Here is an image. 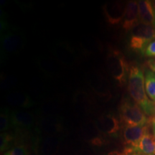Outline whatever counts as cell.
<instances>
[{
	"label": "cell",
	"mask_w": 155,
	"mask_h": 155,
	"mask_svg": "<svg viewBox=\"0 0 155 155\" xmlns=\"http://www.w3.org/2000/svg\"><path fill=\"white\" fill-rule=\"evenodd\" d=\"M128 91L132 99L147 116L155 114V103L147 97L145 89L144 75L141 68L136 64L129 67Z\"/></svg>",
	"instance_id": "obj_1"
},
{
	"label": "cell",
	"mask_w": 155,
	"mask_h": 155,
	"mask_svg": "<svg viewBox=\"0 0 155 155\" xmlns=\"http://www.w3.org/2000/svg\"><path fill=\"white\" fill-rule=\"evenodd\" d=\"M121 121L124 126H147L151 121L148 116L134 101L127 98L121 101L119 106Z\"/></svg>",
	"instance_id": "obj_2"
},
{
	"label": "cell",
	"mask_w": 155,
	"mask_h": 155,
	"mask_svg": "<svg viewBox=\"0 0 155 155\" xmlns=\"http://www.w3.org/2000/svg\"><path fill=\"white\" fill-rule=\"evenodd\" d=\"M106 63L111 76L120 86H123L127 81L129 67L124 56L119 50L112 49L108 53Z\"/></svg>",
	"instance_id": "obj_3"
},
{
	"label": "cell",
	"mask_w": 155,
	"mask_h": 155,
	"mask_svg": "<svg viewBox=\"0 0 155 155\" xmlns=\"http://www.w3.org/2000/svg\"><path fill=\"white\" fill-rule=\"evenodd\" d=\"M154 40L155 28L140 22L130 31L129 47L143 54L147 45Z\"/></svg>",
	"instance_id": "obj_4"
},
{
	"label": "cell",
	"mask_w": 155,
	"mask_h": 155,
	"mask_svg": "<svg viewBox=\"0 0 155 155\" xmlns=\"http://www.w3.org/2000/svg\"><path fill=\"white\" fill-rule=\"evenodd\" d=\"M148 126H124L123 129V139L125 146L136 150L139 141L148 130Z\"/></svg>",
	"instance_id": "obj_5"
},
{
	"label": "cell",
	"mask_w": 155,
	"mask_h": 155,
	"mask_svg": "<svg viewBox=\"0 0 155 155\" xmlns=\"http://www.w3.org/2000/svg\"><path fill=\"white\" fill-rule=\"evenodd\" d=\"M140 23L139 15V5L136 1H130L125 7L123 19V28L126 32L131 31Z\"/></svg>",
	"instance_id": "obj_6"
},
{
	"label": "cell",
	"mask_w": 155,
	"mask_h": 155,
	"mask_svg": "<svg viewBox=\"0 0 155 155\" xmlns=\"http://www.w3.org/2000/svg\"><path fill=\"white\" fill-rule=\"evenodd\" d=\"M138 5L140 22L155 28V9L152 2L141 0L138 2Z\"/></svg>",
	"instance_id": "obj_7"
},
{
	"label": "cell",
	"mask_w": 155,
	"mask_h": 155,
	"mask_svg": "<svg viewBox=\"0 0 155 155\" xmlns=\"http://www.w3.org/2000/svg\"><path fill=\"white\" fill-rule=\"evenodd\" d=\"M124 12L125 9H123L120 3H108L104 7L106 20L111 25L119 24L124 19Z\"/></svg>",
	"instance_id": "obj_8"
},
{
	"label": "cell",
	"mask_w": 155,
	"mask_h": 155,
	"mask_svg": "<svg viewBox=\"0 0 155 155\" xmlns=\"http://www.w3.org/2000/svg\"><path fill=\"white\" fill-rule=\"evenodd\" d=\"M136 151L141 155H155V137L149 129L139 141Z\"/></svg>",
	"instance_id": "obj_9"
},
{
	"label": "cell",
	"mask_w": 155,
	"mask_h": 155,
	"mask_svg": "<svg viewBox=\"0 0 155 155\" xmlns=\"http://www.w3.org/2000/svg\"><path fill=\"white\" fill-rule=\"evenodd\" d=\"M11 122L17 127L30 128L34 124V116L28 111H15L11 114Z\"/></svg>",
	"instance_id": "obj_10"
},
{
	"label": "cell",
	"mask_w": 155,
	"mask_h": 155,
	"mask_svg": "<svg viewBox=\"0 0 155 155\" xmlns=\"http://www.w3.org/2000/svg\"><path fill=\"white\" fill-rule=\"evenodd\" d=\"M3 49L7 53H15L20 49L22 41L20 36L13 32H7L2 39Z\"/></svg>",
	"instance_id": "obj_11"
},
{
	"label": "cell",
	"mask_w": 155,
	"mask_h": 155,
	"mask_svg": "<svg viewBox=\"0 0 155 155\" xmlns=\"http://www.w3.org/2000/svg\"><path fill=\"white\" fill-rule=\"evenodd\" d=\"M101 129L108 134H113L119 129L118 119L111 114H106L99 119Z\"/></svg>",
	"instance_id": "obj_12"
},
{
	"label": "cell",
	"mask_w": 155,
	"mask_h": 155,
	"mask_svg": "<svg viewBox=\"0 0 155 155\" xmlns=\"http://www.w3.org/2000/svg\"><path fill=\"white\" fill-rule=\"evenodd\" d=\"M145 89L147 96L151 101L155 103V77L154 72L147 69L144 73Z\"/></svg>",
	"instance_id": "obj_13"
},
{
	"label": "cell",
	"mask_w": 155,
	"mask_h": 155,
	"mask_svg": "<svg viewBox=\"0 0 155 155\" xmlns=\"http://www.w3.org/2000/svg\"><path fill=\"white\" fill-rule=\"evenodd\" d=\"M7 100V101L11 105L20 106V107H27V106L30 105L31 104V101L26 95L17 94V93L8 95Z\"/></svg>",
	"instance_id": "obj_14"
},
{
	"label": "cell",
	"mask_w": 155,
	"mask_h": 155,
	"mask_svg": "<svg viewBox=\"0 0 155 155\" xmlns=\"http://www.w3.org/2000/svg\"><path fill=\"white\" fill-rule=\"evenodd\" d=\"M11 118H9V112L7 110L3 109L0 115V130L2 132H5L9 129L10 124Z\"/></svg>",
	"instance_id": "obj_15"
},
{
	"label": "cell",
	"mask_w": 155,
	"mask_h": 155,
	"mask_svg": "<svg viewBox=\"0 0 155 155\" xmlns=\"http://www.w3.org/2000/svg\"><path fill=\"white\" fill-rule=\"evenodd\" d=\"M4 155H28V152L25 146L19 145L6 151Z\"/></svg>",
	"instance_id": "obj_16"
},
{
	"label": "cell",
	"mask_w": 155,
	"mask_h": 155,
	"mask_svg": "<svg viewBox=\"0 0 155 155\" xmlns=\"http://www.w3.org/2000/svg\"><path fill=\"white\" fill-rule=\"evenodd\" d=\"M13 140V137L8 133H2L0 143H1V152H5L9 147L11 142Z\"/></svg>",
	"instance_id": "obj_17"
},
{
	"label": "cell",
	"mask_w": 155,
	"mask_h": 155,
	"mask_svg": "<svg viewBox=\"0 0 155 155\" xmlns=\"http://www.w3.org/2000/svg\"><path fill=\"white\" fill-rule=\"evenodd\" d=\"M107 155H141L136 151L134 149L131 147H125L124 149L121 152L114 151V152H109Z\"/></svg>",
	"instance_id": "obj_18"
},
{
	"label": "cell",
	"mask_w": 155,
	"mask_h": 155,
	"mask_svg": "<svg viewBox=\"0 0 155 155\" xmlns=\"http://www.w3.org/2000/svg\"><path fill=\"white\" fill-rule=\"evenodd\" d=\"M143 55L150 58L155 57V40L147 45V47L145 48Z\"/></svg>",
	"instance_id": "obj_19"
},
{
	"label": "cell",
	"mask_w": 155,
	"mask_h": 155,
	"mask_svg": "<svg viewBox=\"0 0 155 155\" xmlns=\"http://www.w3.org/2000/svg\"><path fill=\"white\" fill-rule=\"evenodd\" d=\"M151 123H152V126L153 133H154V135L155 137V116H154V117H153V119L151 120Z\"/></svg>",
	"instance_id": "obj_20"
},
{
	"label": "cell",
	"mask_w": 155,
	"mask_h": 155,
	"mask_svg": "<svg viewBox=\"0 0 155 155\" xmlns=\"http://www.w3.org/2000/svg\"><path fill=\"white\" fill-rule=\"evenodd\" d=\"M148 65H149V67H150L153 71H154V73H155V64L152 63V62H149Z\"/></svg>",
	"instance_id": "obj_21"
},
{
	"label": "cell",
	"mask_w": 155,
	"mask_h": 155,
	"mask_svg": "<svg viewBox=\"0 0 155 155\" xmlns=\"http://www.w3.org/2000/svg\"><path fill=\"white\" fill-rule=\"evenodd\" d=\"M152 4H153V6H154V8L155 9V0H154V1L152 2Z\"/></svg>",
	"instance_id": "obj_22"
},
{
	"label": "cell",
	"mask_w": 155,
	"mask_h": 155,
	"mask_svg": "<svg viewBox=\"0 0 155 155\" xmlns=\"http://www.w3.org/2000/svg\"><path fill=\"white\" fill-rule=\"evenodd\" d=\"M154 77H155V73H154Z\"/></svg>",
	"instance_id": "obj_23"
}]
</instances>
